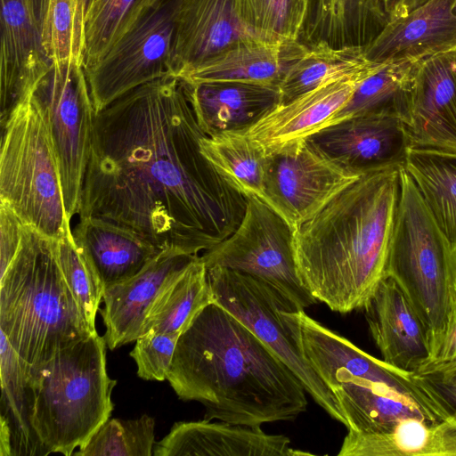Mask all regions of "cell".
I'll return each instance as SVG.
<instances>
[{
    "label": "cell",
    "mask_w": 456,
    "mask_h": 456,
    "mask_svg": "<svg viewBox=\"0 0 456 456\" xmlns=\"http://www.w3.org/2000/svg\"><path fill=\"white\" fill-rule=\"evenodd\" d=\"M419 61L384 63L358 86L346 106L324 127L367 113L396 118L406 126L410 118L411 92Z\"/></svg>",
    "instance_id": "30"
},
{
    "label": "cell",
    "mask_w": 456,
    "mask_h": 456,
    "mask_svg": "<svg viewBox=\"0 0 456 456\" xmlns=\"http://www.w3.org/2000/svg\"><path fill=\"white\" fill-rule=\"evenodd\" d=\"M23 229L24 224L15 213L0 201V275L6 271L19 251Z\"/></svg>",
    "instance_id": "41"
},
{
    "label": "cell",
    "mask_w": 456,
    "mask_h": 456,
    "mask_svg": "<svg viewBox=\"0 0 456 456\" xmlns=\"http://www.w3.org/2000/svg\"><path fill=\"white\" fill-rule=\"evenodd\" d=\"M362 175L307 139L268 155L265 202L295 230Z\"/></svg>",
    "instance_id": "13"
},
{
    "label": "cell",
    "mask_w": 456,
    "mask_h": 456,
    "mask_svg": "<svg viewBox=\"0 0 456 456\" xmlns=\"http://www.w3.org/2000/svg\"><path fill=\"white\" fill-rule=\"evenodd\" d=\"M95 1H97V0H91V2H90V5H91L93 3H94ZM90 5H89V6H90Z\"/></svg>",
    "instance_id": "46"
},
{
    "label": "cell",
    "mask_w": 456,
    "mask_h": 456,
    "mask_svg": "<svg viewBox=\"0 0 456 456\" xmlns=\"http://www.w3.org/2000/svg\"><path fill=\"white\" fill-rule=\"evenodd\" d=\"M213 302L207 268L197 256L155 298L142 335L148 331L181 334L199 312Z\"/></svg>",
    "instance_id": "32"
},
{
    "label": "cell",
    "mask_w": 456,
    "mask_h": 456,
    "mask_svg": "<svg viewBox=\"0 0 456 456\" xmlns=\"http://www.w3.org/2000/svg\"><path fill=\"white\" fill-rule=\"evenodd\" d=\"M159 0H97L84 23L83 66L93 67L133 30Z\"/></svg>",
    "instance_id": "35"
},
{
    "label": "cell",
    "mask_w": 456,
    "mask_h": 456,
    "mask_svg": "<svg viewBox=\"0 0 456 456\" xmlns=\"http://www.w3.org/2000/svg\"><path fill=\"white\" fill-rule=\"evenodd\" d=\"M200 148L233 189L245 197L254 196L265 202L268 154L245 130L204 134Z\"/></svg>",
    "instance_id": "31"
},
{
    "label": "cell",
    "mask_w": 456,
    "mask_h": 456,
    "mask_svg": "<svg viewBox=\"0 0 456 456\" xmlns=\"http://www.w3.org/2000/svg\"><path fill=\"white\" fill-rule=\"evenodd\" d=\"M177 2L159 0L133 30L85 70L95 113L140 86L173 76Z\"/></svg>",
    "instance_id": "11"
},
{
    "label": "cell",
    "mask_w": 456,
    "mask_h": 456,
    "mask_svg": "<svg viewBox=\"0 0 456 456\" xmlns=\"http://www.w3.org/2000/svg\"><path fill=\"white\" fill-rule=\"evenodd\" d=\"M97 332L26 370L30 426L41 455L73 454L109 419L116 380Z\"/></svg>",
    "instance_id": "5"
},
{
    "label": "cell",
    "mask_w": 456,
    "mask_h": 456,
    "mask_svg": "<svg viewBox=\"0 0 456 456\" xmlns=\"http://www.w3.org/2000/svg\"><path fill=\"white\" fill-rule=\"evenodd\" d=\"M383 64L323 84L279 104L245 132L268 155L298 146L323 128L346 106L358 86Z\"/></svg>",
    "instance_id": "16"
},
{
    "label": "cell",
    "mask_w": 456,
    "mask_h": 456,
    "mask_svg": "<svg viewBox=\"0 0 456 456\" xmlns=\"http://www.w3.org/2000/svg\"><path fill=\"white\" fill-rule=\"evenodd\" d=\"M362 310L382 360L401 370L416 373L431 354L430 338L396 281L386 276Z\"/></svg>",
    "instance_id": "19"
},
{
    "label": "cell",
    "mask_w": 456,
    "mask_h": 456,
    "mask_svg": "<svg viewBox=\"0 0 456 456\" xmlns=\"http://www.w3.org/2000/svg\"><path fill=\"white\" fill-rule=\"evenodd\" d=\"M322 379L337 397L347 430L366 432L411 418L436 419L409 398L346 371H335Z\"/></svg>",
    "instance_id": "28"
},
{
    "label": "cell",
    "mask_w": 456,
    "mask_h": 456,
    "mask_svg": "<svg viewBox=\"0 0 456 456\" xmlns=\"http://www.w3.org/2000/svg\"><path fill=\"white\" fill-rule=\"evenodd\" d=\"M183 82L140 86L95 113L79 217L103 218L159 249L198 256L230 236L247 205L203 156Z\"/></svg>",
    "instance_id": "1"
},
{
    "label": "cell",
    "mask_w": 456,
    "mask_h": 456,
    "mask_svg": "<svg viewBox=\"0 0 456 456\" xmlns=\"http://www.w3.org/2000/svg\"><path fill=\"white\" fill-rule=\"evenodd\" d=\"M424 378L456 412V365Z\"/></svg>",
    "instance_id": "43"
},
{
    "label": "cell",
    "mask_w": 456,
    "mask_h": 456,
    "mask_svg": "<svg viewBox=\"0 0 456 456\" xmlns=\"http://www.w3.org/2000/svg\"><path fill=\"white\" fill-rule=\"evenodd\" d=\"M0 333V455H41L30 426L26 370L4 334Z\"/></svg>",
    "instance_id": "29"
},
{
    "label": "cell",
    "mask_w": 456,
    "mask_h": 456,
    "mask_svg": "<svg viewBox=\"0 0 456 456\" xmlns=\"http://www.w3.org/2000/svg\"><path fill=\"white\" fill-rule=\"evenodd\" d=\"M0 125V201L24 225L58 240L72 231L54 150L30 94Z\"/></svg>",
    "instance_id": "7"
},
{
    "label": "cell",
    "mask_w": 456,
    "mask_h": 456,
    "mask_svg": "<svg viewBox=\"0 0 456 456\" xmlns=\"http://www.w3.org/2000/svg\"><path fill=\"white\" fill-rule=\"evenodd\" d=\"M376 64L379 63L365 58L362 48H334L325 44L305 45L278 85L280 104L287 103L323 84L354 75Z\"/></svg>",
    "instance_id": "34"
},
{
    "label": "cell",
    "mask_w": 456,
    "mask_h": 456,
    "mask_svg": "<svg viewBox=\"0 0 456 456\" xmlns=\"http://www.w3.org/2000/svg\"><path fill=\"white\" fill-rule=\"evenodd\" d=\"M237 16L255 39L269 43L299 41L309 0H234Z\"/></svg>",
    "instance_id": "36"
},
{
    "label": "cell",
    "mask_w": 456,
    "mask_h": 456,
    "mask_svg": "<svg viewBox=\"0 0 456 456\" xmlns=\"http://www.w3.org/2000/svg\"><path fill=\"white\" fill-rule=\"evenodd\" d=\"M172 74L178 77L229 47L255 39L240 21L234 0H178Z\"/></svg>",
    "instance_id": "20"
},
{
    "label": "cell",
    "mask_w": 456,
    "mask_h": 456,
    "mask_svg": "<svg viewBox=\"0 0 456 456\" xmlns=\"http://www.w3.org/2000/svg\"><path fill=\"white\" fill-rule=\"evenodd\" d=\"M388 22L405 16L428 0H382Z\"/></svg>",
    "instance_id": "44"
},
{
    "label": "cell",
    "mask_w": 456,
    "mask_h": 456,
    "mask_svg": "<svg viewBox=\"0 0 456 456\" xmlns=\"http://www.w3.org/2000/svg\"><path fill=\"white\" fill-rule=\"evenodd\" d=\"M181 334L148 331L135 340L130 356L137 365V375L144 380L167 379Z\"/></svg>",
    "instance_id": "40"
},
{
    "label": "cell",
    "mask_w": 456,
    "mask_h": 456,
    "mask_svg": "<svg viewBox=\"0 0 456 456\" xmlns=\"http://www.w3.org/2000/svg\"><path fill=\"white\" fill-rule=\"evenodd\" d=\"M40 0H1L0 124L49 70L40 28Z\"/></svg>",
    "instance_id": "14"
},
{
    "label": "cell",
    "mask_w": 456,
    "mask_h": 456,
    "mask_svg": "<svg viewBox=\"0 0 456 456\" xmlns=\"http://www.w3.org/2000/svg\"><path fill=\"white\" fill-rule=\"evenodd\" d=\"M72 233L104 289L134 276L160 251L134 230L100 217H79Z\"/></svg>",
    "instance_id": "25"
},
{
    "label": "cell",
    "mask_w": 456,
    "mask_h": 456,
    "mask_svg": "<svg viewBox=\"0 0 456 456\" xmlns=\"http://www.w3.org/2000/svg\"><path fill=\"white\" fill-rule=\"evenodd\" d=\"M196 256L174 248L162 249L134 276L104 289V307L100 313L109 349L135 341L142 335L155 298Z\"/></svg>",
    "instance_id": "18"
},
{
    "label": "cell",
    "mask_w": 456,
    "mask_h": 456,
    "mask_svg": "<svg viewBox=\"0 0 456 456\" xmlns=\"http://www.w3.org/2000/svg\"><path fill=\"white\" fill-rule=\"evenodd\" d=\"M43 46L50 62L83 63L84 37L77 21V0H40Z\"/></svg>",
    "instance_id": "38"
},
{
    "label": "cell",
    "mask_w": 456,
    "mask_h": 456,
    "mask_svg": "<svg viewBox=\"0 0 456 456\" xmlns=\"http://www.w3.org/2000/svg\"><path fill=\"white\" fill-rule=\"evenodd\" d=\"M403 167L434 219L456 248V153L411 148Z\"/></svg>",
    "instance_id": "33"
},
{
    "label": "cell",
    "mask_w": 456,
    "mask_h": 456,
    "mask_svg": "<svg viewBox=\"0 0 456 456\" xmlns=\"http://www.w3.org/2000/svg\"><path fill=\"white\" fill-rule=\"evenodd\" d=\"M456 50V0H428L389 21L363 49L374 63L419 61Z\"/></svg>",
    "instance_id": "21"
},
{
    "label": "cell",
    "mask_w": 456,
    "mask_h": 456,
    "mask_svg": "<svg viewBox=\"0 0 456 456\" xmlns=\"http://www.w3.org/2000/svg\"><path fill=\"white\" fill-rule=\"evenodd\" d=\"M182 82L197 122L207 135L246 130L280 104L275 85Z\"/></svg>",
    "instance_id": "23"
},
{
    "label": "cell",
    "mask_w": 456,
    "mask_h": 456,
    "mask_svg": "<svg viewBox=\"0 0 456 456\" xmlns=\"http://www.w3.org/2000/svg\"><path fill=\"white\" fill-rule=\"evenodd\" d=\"M401 168L362 175L294 230L299 279L334 312L362 310L387 276Z\"/></svg>",
    "instance_id": "3"
},
{
    "label": "cell",
    "mask_w": 456,
    "mask_h": 456,
    "mask_svg": "<svg viewBox=\"0 0 456 456\" xmlns=\"http://www.w3.org/2000/svg\"><path fill=\"white\" fill-rule=\"evenodd\" d=\"M91 0H77V21L84 36V23Z\"/></svg>",
    "instance_id": "45"
},
{
    "label": "cell",
    "mask_w": 456,
    "mask_h": 456,
    "mask_svg": "<svg viewBox=\"0 0 456 456\" xmlns=\"http://www.w3.org/2000/svg\"><path fill=\"white\" fill-rule=\"evenodd\" d=\"M289 318L305 356L321 379L335 371H346L409 398L436 419H444L455 413L424 378L365 353L310 317L304 309H292Z\"/></svg>",
    "instance_id": "12"
},
{
    "label": "cell",
    "mask_w": 456,
    "mask_h": 456,
    "mask_svg": "<svg viewBox=\"0 0 456 456\" xmlns=\"http://www.w3.org/2000/svg\"><path fill=\"white\" fill-rule=\"evenodd\" d=\"M305 47L299 41L269 43L248 39L229 47L178 78L188 84L244 82L278 86Z\"/></svg>",
    "instance_id": "26"
},
{
    "label": "cell",
    "mask_w": 456,
    "mask_h": 456,
    "mask_svg": "<svg viewBox=\"0 0 456 456\" xmlns=\"http://www.w3.org/2000/svg\"><path fill=\"white\" fill-rule=\"evenodd\" d=\"M387 23L382 0H309L299 42L364 49Z\"/></svg>",
    "instance_id": "27"
},
{
    "label": "cell",
    "mask_w": 456,
    "mask_h": 456,
    "mask_svg": "<svg viewBox=\"0 0 456 456\" xmlns=\"http://www.w3.org/2000/svg\"><path fill=\"white\" fill-rule=\"evenodd\" d=\"M338 456H456V413L411 418L376 429L348 430Z\"/></svg>",
    "instance_id": "24"
},
{
    "label": "cell",
    "mask_w": 456,
    "mask_h": 456,
    "mask_svg": "<svg viewBox=\"0 0 456 456\" xmlns=\"http://www.w3.org/2000/svg\"><path fill=\"white\" fill-rule=\"evenodd\" d=\"M167 379L180 399L200 403L209 421L246 426L292 421L308 404L296 374L215 302L181 333Z\"/></svg>",
    "instance_id": "2"
},
{
    "label": "cell",
    "mask_w": 456,
    "mask_h": 456,
    "mask_svg": "<svg viewBox=\"0 0 456 456\" xmlns=\"http://www.w3.org/2000/svg\"><path fill=\"white\" fill-rule=\"evenodd\" d=\"M283 435H270L260 426L211 420L179 421L153 449L155 456H297Z\"/></svg>",
    "instance_id": "22"
},
{
    "label": "cell",
    "mask_w": 456,
    "mask_h": 456,
    "mask_svg": "<svg viewBox=\"0 0 456 456\" xmlns=\"http://www.w3.org/2000/svg\"><path fill=\"white\" fill-rule=\"evenodd\" d=\"M153 418L108 419L84 444L77 456H151L154 449Z\"/></svg>",
    "instance_id": "37"
},
{
    "label": "cell",
    "mask_w": 456,
    "mask_h": 456,
    "mask_svg": "<svg viewBox=\"0 0 456 456\" xmlns=\"http://www.w3.org/2000/svg\"><path fill=\"white\" fill-rule=\"evenodd\" d=\"M456 365V305L447 328L430 357L415 373L426 376L443 371Z\"/></svg>",
    "instance_id": "42"
},
{
    "label": "cell",
    "mask_w": 456,
    "mask_h": 456,
    "mask_svg": "<svg viewBox=\"0 0 456 456\" xmlns=\"http://www.w3.org/2000/svg\"><path fill=\"white\" fill-rule=\"evenodd\" d=\"M387 276L396 281L424 322L432 354L456 305V248L404 167L401 168V197Z\"/></svg>",
    "instance_id": "6"
},
{
    "label": "cell",
    "mask_w": 456,
    "mask_h": 456,
    "mask_svg": "<svg viewBox=\"0 0 456 456\" xmlns=\"http://www.w3.org/2000/svg\"><path fill=\"white\" fill-rule=\"evenodd\" d=\"M406 129L411 148L456 153V50L419 60Z\"/></svg>",
    "instance_id": "17"
},
{
    "label": "cell",
    "mask_w": 456,
    "mask_h": 456,
    "mask_svg": "<svg viewBox=\"0 0 456 456\" xmlns=\"http://www.w3.org/2000/svg\"><path fill=\"white\" fill-rule=\"evenodd\" d=\"M0 331L25 370L95 333L67 286L55 240L26 225L17 255L0 275Z\"/></svg>",
    "instance_id": "4"
},
{
    "label": "cell",
    "mask_w": 456,
    "mask_h": 456,
    "mask_svg": "<svg viewBox=\"0 0 456 456\" xmlns=\"http://www.w3.org/2000/svg\"><path fill=\"white\" fill-rule=\"evenodd\" d=\"M30 97L47 128L57 159L66 215L79 213L95 111L83 63L53 62Z\"/></svg>",
    "instance_id": "9"
},
{
    "label": "cell",
    "mask_w": 456,
    "mask_h": 456,
    "mask_svg": "<svg viewBox=\"0 0 456 456\" xmlns=\"http://www.w3.org/2000/svg\"><path fill=\"white\" fill-rule=\"evenodd\" d=\"M246 200L244 216L235 231L200 256L206 268L221 266L261 279L304 310L319 303L299 279L294 228L260 199Z\"/></svg>",
    "instance_id": "10"
},
{
    "label": "cell",
    "mask_w": 456,
    "mask_h": 456,
    "mask_svg": "<svg viewBox=\"0 0 456 456\" xmlns=\"http://www.w3.org/2000/svg\"><path fill=\"white\" fill-rule=\"evenodd\" d=\"M329 156L362 175L403 167L411 142L405 124L367 113L319 130L308 138Z\"/></svg>",
    "instance_id": "15"
},
{
    "label": "cell",
    "mask_w": 456,
    "mask_h": 456,
    "mask_svg": "<svg viewBox=\"0 0 456 456\" xmlns=\"http://www.w3.org/2000/svg\"><path fill=\"white\" fill-rule=\"evenodd\" d=\"M61 271L83 317L93 332L104 288L92 264L77 245L72 232L55 240Z\"/></svg>",
    "instance_id": "39"
},
{
    "label": "cell",
    "mask_w": 456,
    "mask_h": 456,
    "mask_svg": "<svg viewBox=\"0 0 456 456\" xmlns=\"http://www.w3.org/2000/svg\"><path fill=\"white\" fill-rule=\"evenodd\" d=\"M207 273L214 302L248 326L296 374L314 401L347 428L337 397L305 356L294 332L289 312L298 306L249 274L221 266L208 268Z\"/></svg>",
    "instance_id": "8"
}]
</instances>
